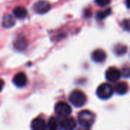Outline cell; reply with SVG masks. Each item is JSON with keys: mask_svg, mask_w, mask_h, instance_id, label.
Returning a JSON list of instances; mask_svg holds the SVG:
<instances>
[{"mask_svg": "<svg viewBox=\"0 0 130 130\" xmlns=\"http://www.w3.org/2000/svg\"><path fill=\"white\" fill-rule=\"evenodd\" d=\"M94 120L95 116L90 110H82L78 114V122L82 126L91 128Z\"/></svg>", "mask_w": 130, "mask_h": 130, "instance_id": "cell-1", "label": "cell"}, {"mask_svg": "<svg viewBox=\"0 0 130 130\" xmlns=\"http://www.w3.org/2000/svg\"><path fill=\"white\" fill-rule=\"evenodd\" d=\"M86 95L84 92H82L80 90H75L73 91L70 96H69V101L70 102L76 107H81L86 103Z\"/></svg>", "mask_w": 130, "mask_h": 130, "instance_id": "cell-2", "label": "cell"}, {"mask_svg": "<svg viewBox=\"0 0 130 130\" xmlns=\"http://www.w3.org/2000/svg\"><path fill=\"white\" fill-rule=\"evenodd\" d=\"M113 93V89L112 86L108 83H104L101 85L97 90L98 96L103 100H107L110 98Z\"/></svg>", "mask_w": 130, "mask_h": 130, "instance_id": "cell-3", "label": "cell"}, {"mask_svg": "<svg viewBox=\"0 0 130 130\" xmlns=\"http://www.w3.org/2000/svg\"><path fill=\"white\" fill-rule=\"evenodd\" d=\"M56 113L60 117H67L71 114V107L65 102H58L55 106Z\"/></svg>", "mask_w": 130, "mask_h": 130, "instance_id": "cell-4", "label": "cell"}, {"mask_svg": "<svg viewBox=\"0 0 130 130\" xmlns=\"http://www.w3.org/2000/svg\"><path fill=\"white\" fill-rule=\"evenodd\" d=\"M33 8H34V11L38 13V14H45L50 10L51 5L46 1L40 0L39 2H37L34 5Z\"/></svg>", "mask_w": 130, "mask_h": 130, "instance_id": "cell-5", "label": "cell"}, {"mask_svg": "<svg viewBox=\"0 0 130 130\" xmlns=\"http://www.w3.org/2000/svg\"><path fill=\"white\" fill-rule=\"evenodd\" d=\"M121 75L122 73L119 69L115 67H110L106 72V78L110 82H116L120 78Z\"/></svg>", "mask_w": 130, "mask_h": 130, "instance_id": "cell-6", "label": "cell"}, {"mask_svg": "<svg viewBox=\"0 0 130 130\" xmlns=\"http://www.w3.org/2000/svg\"><path fill=\"white\" fill-rule=\"evenodd\" d=\"M27 82V78L24 72H19L16 74L13 78V83L18 88H22L26 85Z\"/></svg>", "mask_w": 130, "mask_h": 130, "instance_id": "cell-7", "label": "cell"}, {"mask_svg": "<svg viewBox=\"0 0 130 130\" xmlns=\"http://www.w3.org/2000/svg\"><path fill=\"white\" fill-rule=\"evenodd\" d=\"M61 127L63 130H74L76 126V122L75 119L72 117L65 118L63 119L61 123Z\"/></svg>", "mask_w": 130, "mask_h": 130, "instance_id": "cell-8", "label": "cell"}, {"mask_svg": "<svg viewBox=\"0 0 130 130\" xmlns=\"http://www.w3.org/2000/svg\"><path fill=\"white\" fill-rule=\"evenodd\" d=\"M30 126L32 130H45L46 128L44 120L41 118H35L33 120Z\"/></svg>", "mask_w": 130, "mask_h": 130, "instance_id": "cell-9", "label": "cell"}, {"mask_svg": "<svg viewBox=\"0 0 130 130\" xmlns=\"http://www.w3.org/2000/svg\"><path fill=\"white\" fill-rule=\"evenodd\" d=\"M107 55L103 50H96L92 53V59L96 62H102L106 59Z\"/></svg>", "mask_w": 130, "mask_h": 130, "instance_id": "cell-10", "label": "cell"}, {"mask_svg": "<svg viewBox=\"0 0 130 130\" xmlns=\"http://www.w3.org/2000/svg\"><path fill=\"white\" fill-rule=\"evenodd\" d=\"M13 14L14 15V17H16L17 18L21 19L24 18L27 16V11L25 8L22 7V6H17L13 9Z\"/></svg>", "mask_w": 130, "mask_h": 130, "instance_id": "cell-11", "label": "cell"}, {"mask_svg": "<svg viewBox=\"0 0 130 130\" xmlns=\"http://www.w3.org/2000/svg\"><path fill=\"white\" fill-rule=\"evenodd\" d=\"M14 24H15V21L11 15L6 14V15L3 16L2 21V24L4 27L10 28V27H13L14 25Z\"/></svg>", "mask_w": 130, "mask_h": 130, "instance_id": "cell-12", "label": "cell"}, {"mask_svg": "<svg viewBox=\"0 0 130 130\" xmlns=\"http://www.w3.org/2000/svg\"><path fill=\"white\" fill-rule=\"evenodd\" d=\"M14 47L18 50L23 51V50H24L27 48V40H26V39L24 37H21L17 38V40L14 41Z\"/></svg>", "mask_w": 130, "mask_h": 130, "instance_id": "cell-13", "label": "cell"}, {"mask_svg": "<svg viewBox=\"0 0 130 130\" xmlns=\"http://www.w3.org/2000/svg\"><path fill=\"white\" fill-rule=\"evenodd\" d=\"M114 91H116V93H117L118 94H125L127 91H128V85L126 82H118L114 88Z\"/></svg>", "mask_w": 130, "mask_h": 130, "instance_id": "cell-14", "label": "cell"}, {"mask_svg": "<svg viewBox=\"0 0 130 130\" xmlns=\"http://www.w3.org/2000/svg\"><path fill=\"white\" fill-rule=\"evenodd\" d=\"M111 8H107L104 11H100L97 13L96 14V18L98 20H103L105 19L107 17H108L110 14H111Z\"/></svg>", "mask_w": 130, "mask_h": 130, "instance_id": "cell-15", "label": "cell"}, {"mask_svg": "<svg viewBox=\"0 0 130 130\" xmlns=\"http://www.w3.org/2000/svg\"><path fill=\"white\" fill-rule=\"evenodd\" d=\"M126 51H127V47L123 44H117L114 47V52L118 56L123 55L124 53H126Z\"/></svg>", "mask_w": 130, "mask_h": 130, "instance_id": "cell-16", "label": "cell"}, {"mask_svg": "<svg viewBox=\"0 0 130 130\" xmlns=\"http://www.w3.org/2000/svg\"><path fill=\"white\" fill-rule=\"evenodd\" d=\"M58 129V122L57 120L54 117H51L48 122V129L57 130Z\"/></svg>", "mask_w": 130, "mask_h": 130, "instance_id": "cell-17", "label": "cell"}, {"mask_svg": "<svg viewBox=\"0 0 130 130\" xmlns=\"http://www.w3.org/2000/svg\"><path fill=\"white\" fill-rule=\"evenodd\" d=\"M121 26L123 28V30L130 32V18L124 19L121 23Z\"/></svg>", "mask_w": 130, "mask_h": 130, "instance_id": "cell-18", "label": "cell"}, {"mask_svg": "<svg viewBox=\"0 0 130 130\" xmlns=\"http://www.w3.org/2000/svg\"><path fill=\"white\" fill-rule=\"evenodd\" d=\"M95 2L98 5H100L101 7H104V6L108 5L110 3V0H95Z\"/></svg>", "mask_w": 130, "mask_h": 130, "instance_id": "cell-19", "label": "cell"}, {"mask_svg": "<svg viewBox=\"0 0 130 130\" xmlns=\"http://www.w3.org/2000/svg\"><path fill=\"white\" fill-rule=\"evenodd\" d=\"M122 75L125 78H129L130 77V67H124L122 69Z\"/></svg>", "mask_w": 130, "mask_h": 130, "instance_id": "cell-20", "label": "cell"}, {"mask_svg": "<svg viewBox=\"0 0 130 130\" xmlns=\"http://www.w3.org/2000/svg\"><path fill=\"white\" fill-rule=\"evenodd\" d=\"M126 5L129 8H130V0H126Z\"/></svg>", "mask_w": 130, "mask_h": 130, "instance_id": "cell-21", "label": "cell"}, {"mask_svg": "<svg viewBox=\"0 0 130 130\" xmlns=\"http://www.w3.org/2000/svg\"><path fill=\"white\" fill-rule=\"evenodd\" d=\"M78 130H90V128H87V127H84L81 126V128L78 129Z\"/></svg>", "mask_w": 130, "mask_h": 130, "instance_id": "cell-22", "label": "cell"}]
</instances>
